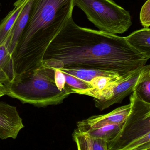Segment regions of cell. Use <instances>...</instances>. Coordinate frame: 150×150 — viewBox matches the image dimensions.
<instances>
[{
    "instance_id": "cell-1",
    "label": "cell",
    "mask_w": 150,
    "mask_h": 150,
    "mask_svg": "<svg viewBox=\"0 0 150 150\" xmlns=\"http://www.w3.org/2000/svg\"><path fill=\"white\" fill-rule=\"evenodd\" d=\"M150 58L125 37L80 27L72 17L49 44L42 64L53 69H98L126 76L143 68Z\"/></svg>"
},
{
    "instance_id": "cell-2",
    "label": "cell",
    "mask_w": 150,
    "mask_h": 150,
    "mask_svg": "<svg viewBox=\"0 0 150 150\" xmlns=\"http://www.w3.org/2000/svg\"><path fill=\"white\" fill-rule=\"evenodd\" d=\"M74 7V0H32L14 59L23 52L31 40L51 42L72 17Z\"/></svg>"
},
{
    "instance_id": "cell-3",
    "label": "cell",
    "mask_w": 150,
    "mask_h": 150,
    "mask_svg": "<svg viewBox=\"0 0 150 150\" xmlns=\"http://www.w3.org/2000/svg\"><path fill=\"white\" fill-rule=\"evenodd\" d=\"M6 88V95L37 107L61 104L73 93L71 90L60 91L55 82L54 70L43 64L26 77L17 80Z\"/></svg>"
},
{
    "instance_id": "cell-4",
    "label": "cell",
    "mask_w": 150,
    "mask_h": 150,
    "mask_svg": "<svg viewBox=\"0 0 150 150\" xmlns=\"http://www.w3.org/2000/svg\"><path fill=\"white\" fill-rule=\"evenodd\" d=\"M130 112L119 132L107 143V150H141L150 148V103L135 91L130 98Z\"/></svg>"
},
{
    "instance_id": "cell-5",
    "label": "cell",
    "mask_w": 150,
    "mask_h": 150,
    "mask_svg": "<svg viewBox=\"0 0 150 150\" xmlns=\"http://www.w3.org/2000/svg\"><path fill=\"white\" fill-rule=\"evenodd\" d=\"M74 4L101 31L122 34L132 25L129 12L112 0H74Z\"/></svg>"
},
{
    "instance_id": "cell-6",
    "label": "cell",
    "mask_w": 150,
    "mask_h": 150,
    "mask_svg": "<svg viewBox=\"0 0 150 150\" xmlns=\"http://www.w3.org/2000/svg\"><path fill=\"white\" fill-rule=\"evenodd\" d=\"M143 69L133 72L116 82L105 90L98 98H93L95 107L103 111L114 104L121 103L127 96L134 91L135 86L141 77Z\"/></svg>"
},
{
    "instance_id": "cell-7",
    "label": "cell",
    "mask_w": 150,
    "mask_h": 150,
    "mask_svg": "<svg viewBox=\"0 0 150 150\" xmlns=\"http://www.w3.org/2000/svg\"><path fill=\"white\" fill-rule=\"evenodd\" d=\"M24 127L16 107L0 101V139H16Z\"/></svg>"
},
{
    "instance_id": "cell-8",
    "label": "cell",
    "mask_w": 150,
    "mask_h": 150,
    "mask_svg": "<svg viewBox=\"0 0 150 150\" xmlns=\"http://www.w3.org/2000/svg\"><path fill=\"white\" fill-rule=\"evenodd\" d=\"M130 108L131 105L129 104L119 107L109 113L91 116L82 121L92 128L102 127L108 125L122 124L127 119Z\"/></svg>"
},
{
    "instance_id": "cell-9",
    "label": "cell",
    "mask_w": 150,
    "mask_h": 150,
    "mask_svg": "<svg viewBox=\"0 0 150 150\" xmlns=\"http://www.w3.org/2000/svg\"><path fill=\"white\" fill-rule=\"evenodd\" d=\"M32 0H29L18 17L13 27L4 41L9 52L14 56L20 37L27 24ZM14 58V57H13Z\"/></svg>"
},
{
    "instance_id": "cell-10",
    "label": "cell",
    "mask_w": 150,
    "mask_h": 150,
    "mask_svg": "<svg viewBox=\"0 0 150 150\" xmlns=\"http://www.w3.org/2000/svg\"><path fill=\"white\" fill-rule=\"evenodd\" d=\"M17 77L14 58L4 41L0 45V83L5 87L9 86L16 81Z\"/></svg>"
},
{
    "instance_id": "cell-11",
    "label": "cell",
    "mask_w": 150,
    "mask_h": 150,
    "mask_svg": "<svg viewBox=\"0 0 150 150\" xmlns=\"http://www.w3.org/2000/svg\"><path fill=\"white\" fill-rule=\"evenodd\" d=\"M123 123L108 125L102 127L92 128L82 120L77 122L76 129L80 133L91 138L103 139L108 143L114 139L117 136Z\"/></svg>"
},
{
    "instance_id": "cell-12",
    "label": "cell",
    "mask_w": 150,
    "mask_h": 150,
    "mask_svg": "<svg viewBox=\"0 0 150 150\" xmlns=\"http://www.w3.org/2000/svg\"><path fill=\"white\" fill-rule=\"evenodd\" d=\"M125 38L126 41L132 47L150 58L149 28L136 31Z\"/></svg>"
},
{
    "instance_id": "cell-13",
    "label": "cell",
    "mask_w": 150,
    "mask_h": 150,
    "mask_svg": "<svg viewBox=\"0 0 150 150\" xmlns=\"http://www.w3.org/2000/svg\"><path fill=\"white\" fill-rule=\"evenodd\" d=\"M59 69L63 73L73 76L89 84L92 79L97 76H103L110 78H120L127 76H122L118 73L114 72L98 69L74 68H64Z\"/></svg>"
},
{
    "instance_id": "cell-14",
    "label": "cell",
    "mask_w": 150,
    "mask_h": 150,
    "mask_svg": "<svg viewBox=\"0 0 150 150\" xmlns=\"http://www.w3.org/2000/svg\"><path fill=\"white\" fill-rule=\"evenodd\" d=\"M29 0H18L14 3V8L0 23V45L7 38L15 22Z\"/></svg>"
},
{
    "instance_id": "cell-15",
    "label": "cell",
    "mask_w": 150,
    "mask_h": 150,
    "mask_svg": "<svg viewBox=\"0 0 150 150\" xmlns=\"http://www.w3.org/2000/svg\"><path fill=\"white\" fill-rule=\"evenodd\" d=\"M134 91L142 100L150 103V65H145Z\"/></svg>"
},
{
    "instance_id": "cell-16",
    "label": "cell",
    "mask_w": 150,
    "mask_h": 150,
    "mask_svg": "<svg viewBox=\"0 0 150 150\" xmlns=\"http://www.w3.org/2000/svg\"><path fill=\"white\" fill-rule=\"evenodd\" d=\"M73 140L76 144L77 150H93L90 138L77 129L72 134Z\"/></svg>"
},
{
    "instance_id": "cell-17",
    "label": "cell",
    "mask_w": 150,
    "mask_h": 150,
    "mask_svg": "<svg viewBox=\"0 0 150 150\" xmlns=\"http://www.w3.org/2000/svg\"><path fill=\"white\" fill-rule=\"evenodd\" d=\"M63 74L65 76L66 84L72 89L73 93L74 91H83L91 88L90 84L68 74Z\"/></svg>"
},
{
    "instance_id": "cell-18",
    "label": "cell",
    "mask_w": 150,
    "mask_h": 150,
    "mask_svg": "<svg viewBox=\"0 0 150 150\" xmlns=\"http://www.w3.org/2000/svg\"><path fill=\"white\" fill-rule=\"evenodd\" d=\"M140 20L144 28L150 26V0H148L144 4L140 13Z\"/></svg>"
},
{
    "instance_id": "cell-19",
    "label": "cell",
    "mask_w": 150,
    "mask_h": 150,
    "mask_svg": "<svg viewBox=\"0 0 150 150\" xmlns=\"http://www.w3.org/2000/svg\"><path fill=\"white\" fill-rule=\"evenodd\" d=\"M53 69L54 70L55 82L58 89L60 91L65 90H72L66 84L65 77L63 73L60 69Z\"/></svg>"
},
{
    "instance_id": "cell-20",
    "label": "cell",
    "mask_w": 150,
    "mask_h": 150,
    "mask_svg": "<svg viewBox=\"0 0 150 150\" xmlns=\"http://www.w3.org/2000/svg\"><path fill=\"white\" fill-rule=\"evenodd\" d=\"M90 138L93 150H107V142L101 139Z\"/></svg>"
},
{
    "instance_id": "cell-21",
    "label": "cell",
    "mask_w": 150,
    "mask_h": 150,
    "mask_svg": "<svg viewBox=\"0 0 150 150\" xmlns=\"http://www.w3.org/2000/svg\"><path fill=\"white\" fill-rule=\"evenodd\" d=\"M7 94V89L5 86L2 84L0 83V98L6 95Z\"/></svg>"
},
{
    "instance_id": "cell-22",
    "label": "cell",
    "mask_w": 150,
    "mask_h": 150,
    "mask_svg": "<svg viewBox=\"0 0 150 150\" xmlns=\"http://www.w3.org/2000/svg\"><path fill=\"white\" fill-rule=\"evenodd\" d=\"M141 150H150V148H148V149H144Z\"/></svg>"
},
{
    "instance_id": "cell-23",
    "label": "cell",
    "mask_w": 150,
    "mask_h": 150,
    "mask_svg": "<svg viewBox=\"0 0 150 150\" xmlns=\"http://www.w3.org/2000/svg\"><path fill=\"white\" fill-rule=\"evenodd\" d=\"M0 6H1V4H0ZM0 23H1V22H0Z\"/></svg>"
}]
</instances>
